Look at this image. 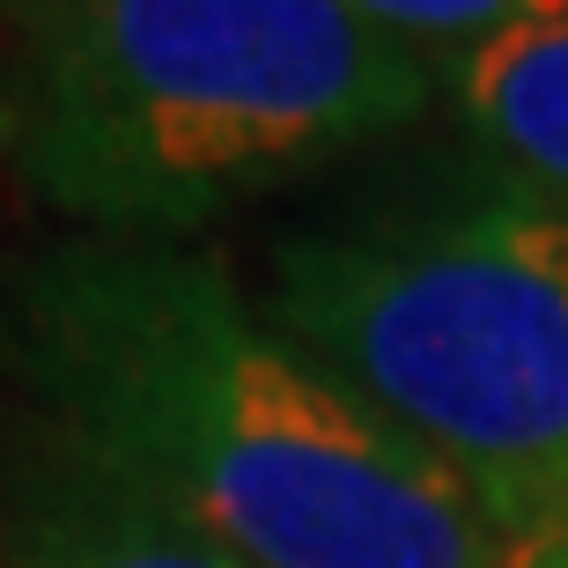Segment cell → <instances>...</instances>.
I'll list each match as a JSON object with an SVG mask.
<instances>
[{
    "instance_id": "ba28073f",
    "label": "cell",
    "mask_w": 568,
    "mask_h": 568,
    "mask_svg": "<svg viewBox=\"0 0 568 568\" xmlns=\"http://www.w3.org/2000/svg\"><path fill=\"white\" fill-rule=\"evenodd\" d=\"M16 141V119H8V89H0V148Z\"/></svg>"
},
{
    "instance_id": "3957f363",
    "label": "cell",
    "mask_w": 568,
    "mask_h": 568,
    "mask_svg": "<svg viewBox=\"0 0 568 568\" xmlns=\"http://www.w3.org/2000/svg\"><path fill=\"white\" fill-rule=\"evenodd\" d=\"M258 311L531 547L568 525V207L480 185L303 222Z\"/></svg>"
},
{
    "instance_id": "7a4b0ae2",
    "label": "cell",
    "mask_w": 568,
    "mask_h": 568,
    "mask_svg": "<svg viewBox=\"0 0 568 568\" xmlns=\"http://www.w3.org/2000/svg\"><path fill=\"white\" fill-rule=\"evenodd\" d=\"M22 178L97 236H192L414 126L443 74L347 0H0Z\"/></svg>"
},
{
    "instance_id": "52a82bcc",
    "label": "cell",
    "mask_w": 568,
    "mask_h": 568,
    "mask_svg": "<svg viewBox=\"0 0 568 568\" xmlns=\"http://www.w3.org/2000/svg\"><path fill=\"white\" fill-rule=\"evenodd\" d=\"M509 568H568V531L561 539H531V547H517Z\"/></svg>"
},
{
    "instance_id": "8992f818",
    "label": "cell",
    "mask_w": 568,
    "mask_h": 568,
    "mask_svg": "<svg viewBox=\"0 0 568 568\" xmlns=\"http://www.w3.org/2000/svg\"><path fill=\"white\" fill-rule=\"evenodd\" d=\"M347 8L369 16L384 38H399L406 52H422L436 74L495 38H517V30H539V22H568V0H347Z\"/></svg>"
},
{
    "instance_id": "6da1fadb",
    "label": "cell",
    "mask_w": 568,
    "mask_h": 568,
    "mask_svg": "<svg viewBox=\"0 0 568 568\" xmlns=\"http://www.w3.org/2000/svg\"><path fill=\"white\" fill-rule=\"evenodd\" d=\"M0 377L38 436L252 568H509L517 539L317 369L207 252L97 236L0 274Z\"/></svg>"
},
{
    "instance_id": "277c9868",
    "label": "cell",
    "mask_w": 568,
    "mask_h": 568,
    "mask_svg": "<svg viewBox=\"0 0 568 568\" xmlns=\"http://www.w3.org/2000/svg\"><path fill=\"white\" fill-rule=\"evenodd\" d=\"M0 568H252L74 450L44 443L0 487Z\"/></svg>"
},
{
    "instance_id": "5b68a950",
    "label": "cell",
    "mask_w": 568,
    "mask_h": 568,
    "mask_svg": "<svg viewBox=\"0 0 568 568\" xmlns=\"http://www.w3.org/2000/svg\"><path fill=\"white\" fill-rule=\"evenodd\" d=\"M443 97L495 178L568 207V22H539L450 60Z\"/></svg>"
}]
</instances>
